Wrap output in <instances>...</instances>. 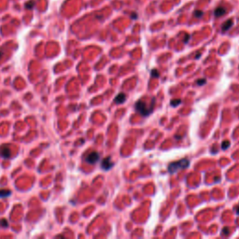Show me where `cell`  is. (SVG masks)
<instances>
[{
    "instance_id": "3957f363",
    "label": "cell",
    "mask_w": 239,
    "mask_h": 239,
    "mask_svg": "<svg viewBox=\"0 0 239 239\" xmlns=\"http://www.w3.org/2000/svg\"><path fill=\"white\" fill-rule=\"evenodd\" d=\"M99 160V153L96 151H92L86 157V162L90 164H94Z\"/></svg>"
},
{
    "instance_id": "5b68a950",
    "label": "cell",
    "mask_w": 239,
    "mask_h": 239,
    "mask_svg": "<svg viewBox=\"0 0 239 239\" xmlns=\"http://www.w3.org/2000/svg\"><path fill=\"white\" fill-rule=\"evenodd\" d=\"M0 155L3 158L7 159V158H10L11 156V151L7 146H3L0 148Z\"/></svg>"
},
{
    "instance_id": "7a4b0ae2",
    "label": "cell",
    "mask_w": 239,
    "mask_h": 239,
    "mask_svg": "<svg viewBox=\"0 0 239 239\" xmlns=\"http://www.w3.org/2000/svg\"><path fill=\"white\" fill-rule=\"evenodd\" d=\"M136 110L137 112H139L142 116H148L150 115V113L152 112V109H153V106H150L148 107L147 104L145 102H143L142 100H138L137 103H136Z\"/></svg>"
},
{
    "instance_id": "d6986e66",
    "label": "cell",
    "mask_w": 239,
    "mask_h": 239,
    "mask_svg": "<svg viewBox=\"0 0 239 239\" xmlns=\"http://www.w3.org/2000/svg\"><path fill=\"white\" fill-rule=\"evenodd\" d=\"M189 38H190V36H188V35H187V36H186V39H185V43H187V42H188Z\"/></svg>"
},
{
    "instance_id": "9c48e42d",
    "label": "cell",
    "mask_w": 239,
    "mask_h": 239,
    "mask_svg": "<svg viewBox=\"0 0 239 239\" xmlns=\"http://www.w3.org/2000/svg\"><path fill=\"white\" fill-rule=\"evenodd\" d=\"M11 191L10 190H0V198H5L10 196Z\"/></svg>"
},
{
    "instance_id": "4fadbf2b",
    "label": "cell",
    "mask_w": 239,
    "mask_h": 239,
    "mask_svg": "<svg viewBox=\"0 0 239 239\" xmlns=\"http://www.w3.org/2000/svg\"><path fill=\"white\" fill-rule=\"evenodd\" d=\"M203 11H201V10H195L194 11V16L196 18H201L202 16H203Z\"/></svg>"
},
{
    "instance_id": "8992f818",
    "label": "cell",
    "mask_w": 239,
    "mask_h": 239,
    "mask_svg": "<svg viewBox=\"0 0 239 239\" xmlns=\"http://www.w3.org/2000/svg\"><path fill=\"white\" fill-rule=\"evenodd\" d=\"M226 12H227V10H226L225 8L222 7V6H219V7H218L215 10L214 14H215L216 17H220V16H223L224 14H226Z\"/></svg>"
},
{
    "instance_id": "7c38bea8",
    "label": "cell",
    "mask_w": 239,
    "mask_h": 239,
    "mask_svg": "<svg viewBox=\"0 0 239 239\" xmlns=\"http://www.w3.org/2000/svg\"><path fill=\"white\" fill-rule=\"evenodd\" d=\"M181 103V100L180 99H178V100H172L171 101V105L173 106H178L179 104Z\"/></svg>"
},
{
    "instance_id": "ffe728a7",
    "label": "cell",
    "mask_w": 239,
    "mask_h": 239,
    "mask_svg": "<svg viewBox=\"0 0 239 239\" xmlns=\"http://www.w3.org/2000/svg\"><path fill=\"white\" fill-rule=\"evenodd\" d=\"M237 209H238L237 210V214H239V206H237Z\"/></svg>"
},
{
    "instance_id": "8fae6325",
    "label": "cell",
    "mask_w": 239,
    "mask_h": 239,
    "mask_svg": "<svg viewBox=\"0 0 239 239\" xmlns=\"http://www.w3.org/2000/svg\"><path fill=\"white\" fill-rule=\"evenodd\" d=\"M0 226L1 227H3V228H7L8 226H9V222L6 220V219H0Z\"/></svg>"
},
{
    "instance_id": "30bf717a",
    "label": "cell",
    "mask_w": 239,
    "mask_h": 239,
    "mask_svg": "<svg viewBox=\"0 0 239 239\" xmlns=\"http://www.w3.org/2000/svg\"><path fill=\"white\" fill-rule=\"evenodd\" d=\"M34 6H35V1H33V0H31V1H29V2H27V3L25 4V8L28 9V10H32V9L34 8Z\"/></svg>"
},
{
    "instance_id": "9a60e30c",
    "label": "cell",
    "mask_w": 239,
    "mask_h": 239,
    "mask_svg": "<svg viewBox=\"0 0 239 239\" xmlns=\"http://www.w3.org/2000/svg\"><path fill=\"white\" fill-rule=\"evenodd\" d=\"M229 146H230V142H229V141H224V142L222 143V145H221L222 150H225L226 148L229 147Z\"/></svg>"
},
{
    "instance_id": "ac0fdd59",
    "label": "cell",
    "mask_w": 239,
    "mask_h": 239,
    "mask_svg": "<svg viewBox=\"0 0 239 239\" xmlns=\"http://www.w3.org/2000/svg\"><path fill=\"white\" fill-rule=\"evenodd\" d=\"M132 18H133L134 20H136V19H137V14H136V13L132 14Z\"/></svg>"
},
{
    "instance_id": "5bb4252c",
    "label": "cell",
    "mask_w": 239,
    "mask_h": 239,
    "mask_svg": "<svg viewBox=\"0 0 239 239\" xmlns=\"http://www.w3.org/2000/svg\"><path fill=\"white\" fill-rule=\"evenodd\" d=\"M151 76H152V77H155V78H158V77H159V72L157 71V69L151 70Z\"/></svg>"
},
{
    "instance_id": "e0dca14e",
    "label": "cell",
    "mask_w": 239,
    "mask_h": 239,
    "mask_svg": "<svg viewBox=\"0 0 239 239\" xmlns=\"http://www.w3.org/2000/svg\"><path fill=\"white\" fill-rule=\"evenodd\" d=\"M227 231H228V228H224V229H223V233H224V234H227V233L229 232H227Z\"/></svg>"
},
{
    "instance_id": "52a82bcc",
    "label": "cell",
    "mask_w": 239,
    "mask_h": 239,
    "mask_svg": "<svg viewBox=\"0 0 239 239\" xmlns=\"http://www.w3.org/2000/svg\"><path fill=\"white\" fill-rule=\"evenodd\" d=\"M232 24H233V22H232V20H228L226 21L224 24H222L221 26V31L222 33H225L226 31H228L230 29V28L232 26Z\"/></svg>"
},
{
    "instance_id": "6da1fadb",
    "label": "cell",
    "mask_w": 239,
    "mask_h": 239,
    "mask_svg": "<svg viewBox=\"0 0 239 239\" xmlns=\"http://www.w3.org/2000/svg\"><path fill=\"white\" fill-rule=\"evenodd\" d=\"M189 164H190L189 159H182V160H179L178 162H174V163L170 164V165L168 166V171L171 174H173V173L178 172L181 169L187 168L189 166Z\"/></svg>"
},
{
    "instance_id": "44dd1931",
    "label": "cell",
    "mask_w": 239,
    "mask_h": 239,
    "mask_svg": "<svg viewBox=\"0 0 239 239\" xmlns=\"http://www.w3.org/2000/svg\"><path fill=\"white\" fill-rule=\"evenodd\" d=\"M2 56V51H0V57Z\"/></svg>"
},
{
    "instance_id": "2e32d148",
    "label": "cell",
    "mask_w": 239,
    "mask_h": 239,
    "mask_svg": "<svg viewBox=\"0 0 239 239\" xmlns=\"http://www.w3.org/2000/svg\"><path fill=\"white\" fill-rule=\"evenodd\" d=\"M205 82H206V79H198V80H197V84H198V85H204Z\"/></svg>"
},
{
    "instance_id": "ba28073f",
    "label": "cell",
    "mask_w": 239,
    "mask_h": 239,
    "mask_svg": "<svg viewBox=\"0 0 239 239\" xmlns=\"http://www.w3.org/2000/svg\"><path fill=\"white\" fill-rule=\"evenodd\" d=\"M125 100H126V95H125L123 92H121V93H119V94L117 95L116 98H115V102H116L117 104H122V103H123Z\"/></svg>"
},
{
    "instance_id": "277c9868",
    "label": "cell",
    "mask_w": 239,
    "mask_h": 239,
    "mask_svg": "<svg viewBox=\"0 0 239 239\" xmlns=\"http://www.w3.org/2000/svg\"><path fill=\"white\" fill-rule=\"evenodd\" d=\"M113 165H114V164L111 162V158L110 157L105 158L102 161V164H101V166H102L104 170H109L110 168H112Z\"/></svg>"
}]
</instances>
